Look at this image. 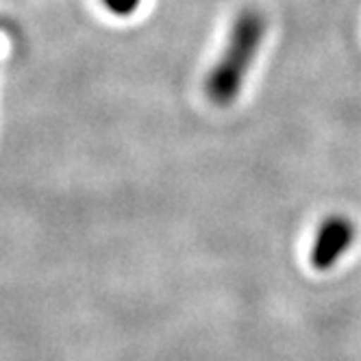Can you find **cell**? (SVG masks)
Returning <instances> with one entry per match:
<instances>
[{"label": "cell", "instance_id": "obj_1", "mask_svg": "<svg viewBox=\"0 0 361 361\" xmlns=\"http://www.w3.org/2000/svg\"><path fill=\"white\" fill-rule=\"evenodd\" d=\"M264 35L266 18L257 9H244L233 22L224 53L209 72L207 83H204V92H207L214 105L228 107L235 102L242 92L246 72L250 70L257 53H259Z\"/></svg>", "mask_w": 361, "mask_h": 361}, {"label": "cell", "instance_id": "obj_2", "mask_svg": "<svg viewBox=\"0 0 361 361\" xmlns=\"http://www.w3.org/2000/svg\"><path fill=\"white\" fill-rule=\"evenodd\" d=\"M355 240V224L344 216H331L318 228L312 246V266L316 270H329L342 259Z\"/></svg>", "mask_w": 361, "mask_h": 361}, {"label": "cell", "instance_id": "obj_3", "mask_svg": "<svg viewBox=\"0 0 361 361\" xmlns=\"http://www.w3.org/2000/svg\"><path fill=\"white\" fill-rule=\"evenodd\" d=\"M102 5H105L111 13L124 18V16H131L142 5V0H102Z\"/></svg>", "mask_w": 361, "mask_h": 361}]
</instances>
